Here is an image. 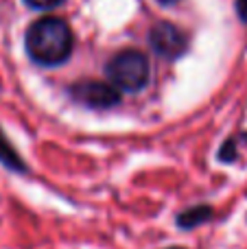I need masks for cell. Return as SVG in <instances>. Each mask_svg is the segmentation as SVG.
Wrapping results in <instances>:
<instances>
[{"mask_svg": "<svg viewBox=\"0 0 247 249\" xmlns=\"http://www.w3.org/2000/svg\"><path fill=\"white\" fill-rule=\"evenodd\" d=\"M24 53L39 68H59L74 53V31L59 16H42L24 31Z\"/></svg>", "mask_w": 247, "mask_h": 249, "instance_id": "6da1fadb", "label": "cell"}, {"mask_svg": "<svg viewBox=\"0 0 247 249\" xmlns=\"http://www.w3.org/2000/svg\"><path fill=\"white\" fill-rule=\"evenodd\" d=\"M105 81H109L123 94H138L151 81L149 57L138 48H121L103 66Z\"/></svg>", "mask_w": 247, "mask_h": 249, "instance_id": "7a4b0ae2", "label": "cell"}, {"mask_svg": "<svg viewBox=\"0 0 247 249\" xmlns=\"http://www.w3.org/2000/svg\"><path fill=\"white\" fill-rule=\"evenodd\" d=\"M147 44L156 57L164 61H177L191 51V35L171 20H158L147 33Z\"/></svg>", "mask_w": 247, "mask_h": 249, "instance_id": "3957f363", "label": "cell"}, {"mask_svg": "<svg viewBox=\"0 0 247 249\" xmlns=\"http://www.w3.org/2000/svg\"><path fill=\"white\" fill-rule=\"evenodd\" d=\"M66 92L77 105L92 112L116 109L123 103V92L116 90L109 81H99V79H77L70 83Z\"/></svg>", "mask_w": 247, "mask_h": 249, "instance_id": "277c9868", "label": "cell"}, {"mask_svg": "<svg viewBox=\"0 0 247 249\" xmlns=\"http://www.w3.org/2000/svg\"><path fill=\"white\" fill-rule=\"evenodd\" d=\"M214 219V208L210 203H197V206L184 208L175 214V225L179 230H197Z\"/></svg>", "mask_w": 247, "mask_h": 249, "instance_id": "5b68a950", "label": "cell"}, {"mask_svg": "<svg viewBox=\"0 0 247 249\" xmlns=\"http://www.w3.org/2000/svg\"><path fill=\"white\" fill-rule=\"evenodd\" d=\"M0 164H2L7 171L18 173V175H26V173H29V164L24 162L20 151L11 144V140L7 138L2 127H0Z\"/></svg>", "mask_w": 247, "mask_h": 249, "instance_id": "8992f818", "label": "cell"}, {"mask_svg": "<svg viewBox=\"0 0 247 249\" xmlns=\"http://www.w3.org/2000/svg\"><path fill=\"white\" fill-rule=\"evenodd\" d=\"M217 160L221 164H234L239 160V136H230L221 142L217 151Z\"/></svg>", "mask_w": 247, "mask_h": 249, "instance_id": "52a82bcc", "label": "cell"}, {"mask_svg": "<svg viewBox=\"0 0 247 249\" xmlns=\"http://www.w3.org/2000/svg\"><path fill=\"white\" fill-rule=\"evenodd\" d=\"M22 2L29 9H33V11H55L66 0H22Z\"/></svg>", "mask_w": 247, "mask_h": 249, "instance_id": "ba28073f", "label": "cell"}, {"mask_svg": "<svg viewBox=\"0 0 247 249\" xmlns=\"http://www.w3.org/2000/svg\"><path fill=\"white\" fill-rule=\"evenodd\" d=\"M234 9H236V16L239 20L247 24V0H234Z\"/></svg>", "mask_w": 247, "mask_h": 249, "instance_id": "9c48e42d", "label": "cell"}, {"mask_svg": "<svg viewBox=\"0 0 247 249\" xmlns=\"http://www.w3.org/2000/svg\"><path fill=\"white\" fill-rule=\"evenodd\" d=\"M160 7H164V9H169V7H175V4H179L182 0H156Z\"/></svg>", "mask_w": 247, "mask_h": 249, "instance_id": "30bf717a", "label": "cell"}, {"mask_svg": "<svg viewBox=\"0 0 247 249\" xmlns=\"http://www.w3.org/2000/svg\"><path fill=\"white\" fill-rule=\"evenodd\" d=\"M164 249H188V247H184V245H171V247H164Z\"/></svg>", "mask_w": 247, "mask_h": 249, "instance_id": "8fae6325", "label": "cell"}]
</instances>
